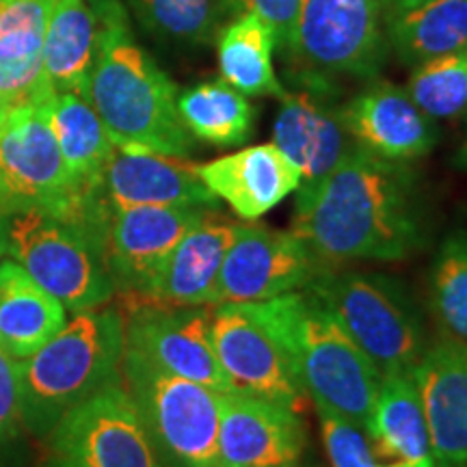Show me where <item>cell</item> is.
I'll list each match as a JSON object with an SVG mask.
<instances>
[{
	"mask_svg": "<svg viewBox=\"0 0 467 467\" xmlns=\"http://www.w3.org/2000/svg\"><path fill=\"white\" fill-rule=\"evenodd\" d=\"M290 232L327 268L405 260L426 238L416 175L358 145L318 184L299 189Z\"/></svg>",
	"mask_w": 467,
	"mask_h": 467,
	"instance_id": "6da1fadb",
	"label": "cell"
},
{
	"mask_svg": "<svg viewBox=\"0 0 467 467\" xmlns=\"http://www.w3.org/2000/svg\"><path fill=\"white\" fill-rule=\"evenodd\" d=\"M100 44L87 100L100 115L117 148L189 159L192 134L178 110V87L134 42L119 0H96Z\"/></svg>",
	"mask_w": 467,
	"mask_h": 467,
	"instance_id": "7a4b0ae2",
	"label": "cell"
},
{
	"mask_svg": "<svg viewBox=\"0 0 467 467\" xmlns=\"http://www.w3.org/2000/svg\"><path fill=\"white\" fill-rule=\"evenodd\" d=\"M236 306L273 337L317 411L334 413L366 433L383 377L312 292Z\"/></svg>",
	"mask_w": 467,
	"mask_h": 467,
	"instance_id": "3957f363",
	"label": "cell"
},
{
	"mask_svg": "<svg viewBox=\"0 0 467 467\" xmlns=\"http://www.w3.org/2000/svg\"><path fill=\"white\" fill-rule=\"evenodd\" d=\"M124 317L102 306L74 314L37 353L16 359L26 433L44 440L67 411L124 381Z\"/></svg>",
	"mask_w": 467,
	"mask_h": 467,
	"instance_id": "277c9868",
	"label": "cell"
},
{
	"mask_svg": "<svg viewBox=\"0 0 467 467\" xmlns=\"http://www.w3.org/2000/svg\"><path fill=\"white\" fill-rule=\"evenodd\" d=\"M109 217H63L42 208L0 217V249L35 282L78 314L115 295L107 262Z\"/></svg>",
	"mask_w": 467,
	"mask_h": 467,
	"instance_id": "5b68a950",
	"label": "cell"
},
{
	"mask_svg": "<svg viewBox=\"0 0 467 467\" xmlns=\"http://www.w3.org/2000/svg\"><path fill=\"white\" fill-rule=\"evenodd\" d=\"M303 290L323 303L381 377L411 375L429 347L416 306L394 279L323 268Z\"/></svg>",
	"mask_w": 467,
	"mask_h": 467,
	"instance_id": "8992f818",
	"label": "cell"
},
{
	"mask_svg": "<svg viewBox=\"0 0 467 467\" xmlns=\"http://www.w3.org/2000/svg\"><path fill=\"white\" fill-rule=\"evenodd\" d=\"M50 100L9 109L0 126V217L42 208L63 217L110 214L104 191L78 189L50 121Z\"/></svg>",
	"mask_w": 467,
	"mask_h": 467,
	"instance_id": "52a82bcc",
	"label": "cell"
},
{
	"mask_svg": "<svg viewBox=\"0 0 467 467\" xmlns=\"http://www.w3.org/2000/svg\"><path fill=\"white\" fill-rule=\"evenodd\" d=\"M121 377L167 467H219L221 392L159 370L132 350Z\"/></svg>",
	"mask_w": 467,
	"mask_h": 467,
	"instance_id": "ba28073f",
	"label": "cell"
},
{
	"mask_svg": "<svg viewBox=\"0 0 467 467\" xmlns=\"http://www.w3.org/2000/svg\"><path fill=\"white\" fill-rule=\"evenodd\" d=\"M388 48L379 0H301L288 58L309 76L312 89H323L331 76H377Z\"/></svg>",
	"mask_w": 467,
	"mask_h": 467,
	"instance_id": "9c48e42d",
	"label": "cell"
},
{
	"mask_svg": "<svg viewBox=\"0 0 467 467\" xmlns=\"http://www.w3.org/2000/svg\"><path fill=\"white\" fill-rule=\"evenodd\" d=\"M44 440V467H167L124 381L67 411Z\"/></svg>",
	"mask_w": 467,
	"mask_h": 467,
	"instance_id": "30bf717a",
	"label": "cell"
},
{
	"mask_svg": "<svg viewBox=\"0 0 467 467\" xmlns=\"http://www.w3.org/2000/svg\"><path fill=\"white\" fill-rule=\"evenodd\" d=\"M124 325L126 350L173 377L221 394L234 392L213 347L210 307H173L134 299Z\"/></svg>",
	"mask_w": 467,
	"mask_h": 467,
	"instance_id": "8fae6325",
	"label": "cell"
},
{
	"mask_svg": "<svg viewBox=\"0 0 467 467\" xmlns=\"http://www.w3.org/2000/svg\"><path fill=\"white\" fill-rule=\"evenodd\" d=\"M317 255L296 234L238 223L221 268L214 306L260 303L307 288L323 271Z\"/></svg>",
	"mask_w": 467,
	"mask_h": 467,
	"instance_id": "7c38bea8",
	"label": "cell"
},
{
	"mask_svg": "<svg viewBox=\"0 0 467 467\" xmlns=\"http://www.w3.org/2000/svg\"><path fill=\"white\" fill-rule=\"evenodd\" d=\"M210 213L202 208H126L109 221L107 262L115 292L143 299L171 251Z\"/></svg>",
	"mask_w": 467,
	"mask_h": 467,
	"instance_id": "4fadbf2b",
	"label": "cell"
},
{
	"mask_svg": "<svg viewBox=\"0 0 467 467\" xmlns=\"http://www.w3.org/2000/svg\"><path fill=\"white\" fill-rule=\"evenodd\" d=\"M210 336L234 392L303 411L307 396L292 379L282 350L241 306L227 303L213 307Z\"/></svg>",
	"mask_w": 467,
	"mask_h": 467,
	"instance_id": "5bb4252c",
	"label": "cell"
},
{
	"mask_svg": "<svg viewBox=\"0 0 467 467\" xmlns=\"http://www.w3.org/2000/svg\"><path fill=\"white\" fill-rule=\"evenodd\" d=\"M306 448L301 413L241 392L221 396L219 467H299Z\"/></svg>",
	"mask_w": 467,
	"mask_h": 467,
	"instance_id": "9a60e30c",
	"label": "cell"
},
{
	"mask_svg": "<svg viewBox=\"0 0 467 467\" xmlns=\"http://www.w3.org/2000/svg\"><path fill=\"white\" fill-rule=\"evenodd\" d=\"M435 467H467V344L440 336L413 368Z\"/></svg>",
	"mask_w": 467,
	"mask_h": 467,
	"instance_id": "2e32d148",
	"label": "cell"
},
{
	"mask_svg": "<svg viewBox=\"0 0 467 467\" xmlns=\"http://www.w3.org/2000/svg\"><path fill=\"white\" fill-rule=\"evenodd\" d=\"M353 141L385 161L409 162L435 148L437 128L405 87L375 83L340 109Z\"/></svg>",
	"mask_w": 467,
	"mask_h": 467,
	"instance_id": "e0dca14e",
	"label": "cell"
},
{
	"mask_svg": "<svg viewBox=\"0 0 467 467\" xmlns=\"http://www.w3.org/2000/svg\"><path fill=\"white\" fill-rule=\"evenodd\" d=\"M110 210L202 208L219 210V200L197 175L195 162L148 150L117 148L102 178Z\"/></svg>",
	"mask_w": 467,
	"mask_h": 467,
	"instance_id": "ac0fdd59",
	"label": "cell"
},
{
	"mask_svg": "<svg viewBox=\"0 0 467 467\" xmlns=\"http://www.w3.org/2000/svg\"><path fill=\"white\" fill-rule=\"evenodd\" d=\"M320 91H285L273 126V143L299 167V189L318 184L358 148L340 109L323 100Z\"/></svg>",
	"mask_w": 467,
	"mask_h": 467,
	"instance_id": "d6986e66",
	"label": "cell"
},
{
	"mask_svg": "<svg viewBox=\"0 0 467 467\" xmlns=\"http://www.w3.org/2000/svg\"><path fill=\"white\" fill-rule=\"evenodd\" d=\"M197 175L243 221L265 217L301 186L299 167L275 143L251 145L203 162L197 165Z\"/></svg>",
	"mask_w": 467,
	"mask_h": 467,
	"instance_id": "ffe728a7",
	"label": "cell"
},
{
	"mask_svg": "<svg viewBox=\"0 0 467 467\" xmlns=\"http://www.w3.org/2000/svg\"><path fill=\"white\" fill-rule=\"evenodd\" d=\"M219 213V210H217ZM210 213L175 244L141 301L173 307H213L221 268L238 223Z\"/></svg>",
	"mask_w": 467,
	"mask_h": 467,
	"instance_id": "44dd1931",
	"label": "cell"
},
{
	"mask_svg": "<svg viewBox=\"0 0 467 467\" xmlns=\"http://www.w3.org/2000/svg\"><path fill=\"white\" fill-rule=\"evenodd\" d=\"M57 0H0V100L5 109L50 100L44 39Z\"/></svg>",
	"mask_w": 467,
	"mask_h": 467,
	"instance_id": "7402d4cb",
	"label": "cell"
},
{
	"mask_svg": "<svg viewBox=\"0 0 467 467\" xmlns=\"http://www.w3.org/2000/svg\"><path fill=\"white\" fill-rule=\"evenodd\" d=\"M366 435L383 463L396 467H435L429 426L413 375L381 379Z\"/></svg>",
	"mask_w": 467,
	"mask_h": 467,
	"instance_id": "603a6c76",
	"label": "cell"
},
{
	"mask_svg": "<svg viewBox=\"0 0 467 467\" xmlns=\"http://www.w3.org/2000/svg\"><path fill=\"white\" fill-rule=\"evenodd\" d=\"M67 323V309L14 260H0V350L26 359Z\"/></svg>",
	"mask_w": 467,
	"mask_h": 467,
	"instance_id": "cb8c5ba5",
	"label": "cell"
},
{
	"mask_svg": "<svg viewBox=\"0 0 467 467\" xmlns=\"http://www.w3.org/2000/svg\"><path fill=\"white\" fill-rule=\"evenodd\" d=\"M100 44V20L87 0H57L44 39V80L52 93H78L87 85Z\"/></svg>",
	"mask_w": 467,
	"mask_h": 467,
	"instance_id": "d4e9b609",
	"label": "cell"
},
{
	"mask_svg": "<svg viewBox=\"0 0 467 467\" xmlns=\"http://www.w3.org/2000/svg\"><path fill=\"white\" fill-rule=\"evenodd\" d=\"M50 121L76 186L87 192L102 191L104 171L117 145L96 109L78 93H55L50 104Z\"/></svg>",
	"mask_w": 467,
	"mask_h": 467,
	"instance_id": "484cf974",
	"label": "cell"
},
{
	"mask_svg": "<svg viewBox=\"0 0 467 467\" xmlns=\"http://www.w3.org/2000/svg\"><path fill=\"white\" fill-rule=\"evenodd\" d=\"M388 44L416 67L467 48V0H424L385 22Z\"/></svg>",
	"mask_w": 467,
	"mask_h": 467,
	"instance_id": "4316f807",
	"label": "cell"
},
{
	"mask_svg": "<svg viewBox=\"0 0 467 467\" xmlns=\"http://www.w3.org/2000/svg\"><path fill=\"white\" fill-rule=\"evenodd\" d=\"M277 48L271 26L258 16H238L217 33L221 80L244 96L282 98L284 85L273 67V52Z\"/></svg>",
	"mask_w": 467,
	"mask_h": 467,
	"instance_id": "83f0119b",
	"label": "cell"
},
{
	"mask_svg": "<svg viewBox=\"0 0 467 467\" xmlns=\"http://www.w3.org/2000/svg\"><path fill=\"white\" fill-rule=\"evenodd\" d=\"M178 110L186 130L214 148L247 143L255 128L254 104L225 80L191 87L178 96Z\"/></svg>",
	"mask_w": 467,
	"mask_h": 467,
	"instance_id": "f1b7e54d",
	"label": "cell"
},
{
	"mask_svg": "<svg viewBox=\"0 0 467 467\" xmlns=\"http://www.w3.org/2000/svg\"><path fill=\"white\" fill-rule=\"evenodd\" d=\"M429 306L441 336L467 344V234L441 243L429 277Z\"/></svg>",
	"mask_w": 467,
	"mask_h": 467,
	"instance_id": "f546056e",
	"label": "cell"
},
{
	"mask_svg": "<svg viewBox=\"0 0 467 467\" xmlns=\"http://www.w3.org/2000/svg\"><path fill=\"white\" fill-rule=\"evenodd\" d=\"M139 25L151 37L180 46H202L219 33V0H130Z\"/></svg>",
	"mask_w": 467,
	"mask_h": 467,
	"instance_id": "4dcf8cb0",
	"label": "cell"
},
{
	"mask_svg": "<svg viewBox=\"0 0 467 467\" xmlns=\"http://www.w3.org/2000/svg\"><path fill=\"white\" fill-rule=\"evenodd\" d=\"M405 89L431 119L467 115V48L420 63Z\"/></svg>",
	"mask_w": 467,
	"mask_h": 467,
	"instance_id": "1f68e13d",
	"label": "cell"
},
{
	"mask_svg": "<svg viewBox=\"0 0 467 467\" xmlns=\"http://www.w3.org/2000/svg\"><path fill=\"white\" fill-rule=\"evenodd\" d=\"M25 435L17 392V361L0 350V467H26Z\"/></svg>",
	"mask_w": 467,
	"mask_h": 467,
	"instance_id": "d6a6232c",
	"label": "cell"
},
{
	"mask_svg": "<svg viewBox=\"0 0 467 467\" xmlns=\"http://www.w3.org/2000/svg\"><path fill=\"white\" fill-rule=\"evenodd\" d=\"M320 437L331 467H396L388 465L372 451L370 440H366L359 426L334 416V413L318 411Z\"/></svg>",
	"mask_w": 467,
	"mask_h": 467,
	"instance_id": "836d02e7",
	"label": "cell"
},
{
	"mask_svg": "<svg viewBox=\"0 0 467 467\" xmlns=\"http://www.w3.org/2000/svg\"><path fill=\"white\" fill-rule=\"evenodd\" d=\"M221 17L258 16L262 22L271 26L275 35L277 48L288 57L296 39V25H299L301 0H219Z\"/></svg>",
	"mask_w": 467,
	"mask_h": 467,
	"instance_id": "e575fe53",
	"label": "cell"
},
{
	"mask_svg": "<svg viewBox=\"0 0 467 467\" xmlns=\"http://www.w3.org/2000/svg\"><path fill=\"white\" fill-rule=\"evenodd\" d=\"M424 3V0H379V5H381V11H383V20H392L394 16L402 14V11L416 7V5Z\"/></svg>",
	"mask_w": 467,
	"mask_h": 467,
	"instance_id": "d590c367",
	"label": "cell"
},
{
	"mask_svg": "<svg viewBox=\"0 0 467 467\" xmlns=\"http://www.w3.org/2000/svg\"><path fill=\"white\" fill-rule=\"evenodd\" d=\"M452 165L461 169V171H467V124H465V132H463V139H461L457 151H454L452 156Z\"/></svg>",
	"mask_w": 467,
	"mask_h": 467,
	"instance_id": "8d00e7d4",
	"label": "cell"
},
{
	"mask_svg": "<svg viewBox=\"0 0 467 467\" xmlns=\"http://www.w3.org/2000/svg\"><path fill=\"white\" fill-rule=\"evenodd\" d=\"M5 115H7V109H5L3 100H0V124H3V121H5Z\"/></svg>",
	"mask_w": 467,
	"mask_h": 467,
	"instance_id": "74e56055",
	"label": "cell"
},
{
	"mask_svg": "<svg viewBox=\"0 0 467 467\" xmlns=\"http://www.w3.org/2000/svg\"><path fill=\"white\" fill-rule=\"evenodd\" d=\"M87 3H96V0H87Z\"/></svg>",
	"mask_w": 467,
	"mask_h": 467,
	"instance_id": "f35d334b",
	"label": "cell"
},
{
	"mask_svg": "<svg viewBox=\"0 0 467 467\" xmlns=\"http://www.w3.org/2000/svg\"><path fill=\"white\" fill-rule=\"evenodd\" d=\"M3 3H7V0H3Z\"/></svg>",
	"mask_w": 467,
	"mask_h": 467,
	"instance_id": "ab89813d",
	"label": "cell"
},
{
	"mask_svg": "<svg viewBox=\"0 0 467 467\" xmlns=\"http://www.w3.org/2000/svg\"><path fill=\"white\" fill-rule=\"evenodd\" d=\"M0 254H3V249H0Z\"/></svg>",
	"mask_w": 467,
	"mask_h": 467,
	"instance_id": "60d3db41",
	"label": "cell"
},
{
	"mask_svg": "<svg viewBox=\"0 0 467 467\" xmlns=\"http://www.w3.org/2000/svg\"><path fill=\"white\" fill-rule=\"evenodd\" d=\"M0 126H3V124H0Z\"/></svg>",
	"mask_w": 467,
	"mask_h": 467,
	"instance_id": "b9f144b4",
	"label": "cell"
}]
</instances>
